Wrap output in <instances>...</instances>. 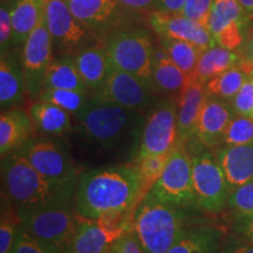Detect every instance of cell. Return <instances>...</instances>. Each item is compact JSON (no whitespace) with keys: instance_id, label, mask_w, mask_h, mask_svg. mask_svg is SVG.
Listing matches in <instances>:
<instances>
[{"instance_id":"1","label":"cell","mask_w":253,"mask_h":253,"mask_svg":"<svg viewBox=\"0 0 253 253\" xmlns=\"http://www.w3.org/2000/svg\"><path fill=\"white\" fill-rule=\"evenodd\" d=\"M145 196L136 166H114L80 173L75 191V212L86 219L135 212Z\"/></svg>"},{"instance_id":"2","label":"cell","mask_w":253,"mask_h":253,"mask_svg":"<svg viewBox=\"0 0 253 253\" xmlns=\"http://www.w3.org/2000/svg\"><path fill=\"white\" fill-rule=\"evenodd\" d=\"M77 119L82 134L104 149L130 151L140 147L145 123L142 112L93 95Z\"/></svg>"},{"instance_id":"3","label":"cell","mask_w":253,"mask_h":253,"mask_svg":"<svg viewBox=\"0 0 253 253\" xmlns=\"http://www.w3.org/2000/svg\"><path fill=\"white\" fill-rule=\"evenodd\" d=\"M184 208L161 201L148 192L136 208L132 231L144 253H167L190 227Z\"/></svg>"},{"instance_id":"4","label":"cell","mask_w":253,"mask_h":253,"mask_svg":"<svg viewBox=\"0 0 253 253\" xmlns=\"http://www.w3.org/2000/svg\"><path fill=\"white\" fill-rule=\"evenodd\" d=\"M1 183L9 201L18 205L71 203L77 189L50 181L18 151L2 157Z\"/></svg>"},{"instance_id":"5","label":"cell","mask_w":253,"mask_h":253,"mask_svg":"<svg viewBox=\"0 0 253 253\" xmlns=\"http://www.w3.org/2000/svg\"><path fill=\"white\" fill-rule=\"evenodd\" d=\"M112 65L141 79L154 90L153 62L155 46L150 33L140 27H120L104 42Z\"/></svg>"},{"instance_id":"6","label":"cell","mask_w":253,"mask_h":253,"mask_svg":"<svg viewBox=\"0 0 253 253\" xmlns=\"http://www.w3.org/2000/svg\"><path fill=\"white\" fill-rule=\"evenodd\" d=\"M15 212L21 229L61 250L67 246L81 219L71 203L18 205Z\"/></svg>"},{"instance_id":"7","label":"cell","mask_w":253,"mask_h":253,"mask_svg":"<svg viewBox=\"0 0 253 253\" xmlns=\"http://www.w3.org/2000/svg\"><path fill=\"white\" fill-rule=\"evenodd\" d=\"M134 212L109 214L97 219L81 218L65 253H106L125 233L132 230Z\"/></svg>"},{"instance_id":"8","label":"cell","mask_w":253,"mask_h":253,"mask_svg":"<svg viewBox=\"0 0 253 253\" xmlns=\"http://www.w3.org/2000/svg\"><path fill=\"white\" fill-rule=\"evenodd\" d=\"M149 192L167 203L197 208L192 185V157L182 144H177L169 155L162 176Z\"/></svg>"},{"instance_id":"9","label":"cell","mask_w":253,"mask_h":253,"mask_svg":"<svg viewBox=\"0 0 253 253\" xmlns=\"http://www.w3.org/2000/svg\"><path fill=\"white\" fill-rule=\"evenodd\" d=\"M192 185L201 210L217 213L226 207L231 190L216 155L203 153L192 157Z\"/></svg>"},{"instance_id":"10","label":"cell","mask_w":253,"mask_h":253,"mask_svg":"<svg viewBox=\"0 0 253 253\" xmlns=\"http://www.w3.org/2000/svg\"><path fill=\"white\" fill-rule=\"evenodd\" d=\"M17 151L50 181L77 189L80 173L72 157L59 144L46 138H30Z\"/></svg>"},{"instance_id":"11","label":"cell","mask_w":253,"mask_h":253,"mask_svg":"<svg viewBox=\"0 0 253 253\" xmlns=\"http://www.w3.org/2000/svg\"><path fill=\"white\" fill-rule=\"evenodd\" d=\"M177 101L166 99L155 104L145 118L137 158L170 154L178 144Z\"/></svg>"},{"instance_id":"12","label":"cell","mask_w":253,"mask_h":253,"mask_svg":"<svg viewBox=\"0 0 253 253\" xmlns=\"http://www.w3.org/2000/svg\"><path fill=\"white\" fill-rule=\"evenodd\" d=\"M52 41L53 39L47 28L46 18L43 15L24 43L21 53V65L26 89L32 99H39L41 91L43 90L46 73L53 62Z\"/></svg>"},{"instance_id":"13","label":"cell","mask_w":253,"mask_h":253,"mask_svg":"<svg viewBox=\"0 0 253 253\" xmlns=\"http://www.w3.org/2000/svg\"><path fill=\"white\" fill-rule=\"evenodd\" d=\"M154 93L153 88L141 79L113 66L107 80L95 91L94 96L142 112L154 102Z\"/></svg>"},{"instance_id":"14","label":"cell","mask_w":253,"mask_h":253,"mask_svg":"<svg viewBox=\"0 0 253 253\" xmlns=\"http://www.w3.org/2000/svg\"><path fill=\"white\" fill-rule=\"evenodd\" d=\"M248 21L244 17L238 0H214L208 28L218 46L236 50L245 40V27Z\"/></svg>"},{"instance_id":"15","label":"cell","mask_w":253,"mask_h":253,"mask_svg":"<svg viewBox=\"0 0 253 253\" xmlns=\"http://www.w3.org/2000/svg\"><path fill=\"white\" fill-rule=\"evenodd\" d=\"M149 24L158 37L186 41L202 50H207L217 45L207 26L181 13H170L155 9L149 14Z\"/></svg>"},{"instance_id":"16","label":"cell","mask_w":253,"mask_h":253,"mask_svg":"<svg viewBox=\"0 0 253 253\" xmlns=\"http://www.w3.org/2000/svg\"><path fill=\"white\" fill-rule=\"evenodd\" d=\"M235 114L230 102L207 94L195 134L199 143L209 149L221 144L227 126Z\"/></svg>"},{"instance_id":"17","label":"cell","mask_w":253,"mask_h":253,"mask_svg":"<svg viewBox=\"0 0 253 253\" xmlns=\"http://www.w3.org/2000/svg\"><path fill=\"white\" fill-rule=\"evenodd\" d=\"M45 18L52 39L66 48L86 40L87 28L74 17L66 0H47Z\"/></svg>"},{"instance_id":"18","label":"cell","mask_w":253,"mask_h":253,"mask_svg":"<svg viewBox=\"0 0 253 253\" xmlns=\"http://www.w3.org/2000/svg\"><path fill=\"white\" fill-rule=\"evenodd\" d=\"M72 13L88 31H106L122 24L123 9L118 0H67Z\"/></svg>"},{"instance_id":"19","label":"cell","mask_w":253,"mask_h":253,"mask_svg":"<svg viewBox=\"0 0 253 253\" xmlns=\"http://www.w3.org/2000/svg\"><path fill=\"white\" fill-rule=\"evenodd\" d=\"M218 163L223 169L230 190L253 179V144L223 145L216 151Z\"/></svg>"},{"instance_id":"20","label":"cell","mask_w":253,"mask_h":253,"mask_svg":"<svg viewBox=\"0 0 253 253\" xmlns=\"http://www.w3.org/2000/svg\"><path fill=\"white\" fill-rule=\"evenodd\" d=\"M205 99L207 91L204 84L198 81H191L182 93L177 96V130H178V144L185 143L196 134L199 114Z\"/></svg>"},{"instance_id":"21","label":"cell","mask_w":253,"mask_h":253,"mask_svg":"<svg viewBox=\"0 0 253 253\" xmlns=\"http://www.w3.org/2000/svg\"><path fill=\"white\" fill-rule=\"evenodd\" d=\"M26 82L21 60L19 61L13 52L1 53L0 59V106L8 110L18 106L24 99Z\"/></svg>"},{"instance_id":"22","label":"cell","mask_w":253,"mask_h":253,"mask_svg":"<svg viewBox=\"0 0 253 253\" xmlns=\"http://www.w3.org/2000/svg\"><path fill=\"white\" fill-rule=\"evenodd\" d=\"M74 63L88 89L96 91L108 78L113 65L104 47L88 46L75 53Z\"/></svg>"},{"instance_id":"23","label":"cell","mask_w":253,"mask_h":253,"mask_svg":"<svg viewBox=\"0 0 253 253\" xmlns=\"http://www.w3.org/2000/svg\"><path fill=\"white\" fill-rule=\"evenodd\" d=\"M33 129L30 114L18 108H12L1 113L0 116V153L1 157L11 151L20 149Z\"/></svg>"},{"instance_id":"24","label":"cell","mask_w":253,"mask_h":253,"mask_svg":"<svg viewBox=\"0 0 253 253\" xmlns=\"http://www.w3.org/2000/svg\"><path fill=\"white\" fill-rule=\"evenodd\" d=\"M191 79L172 62L166 49L162 46L155 48L153 62V82L156 90H162L168 94L178 96L182 90L188 86Z\"/></svg>"},{"instance_id":"25","label":"cell","mask_w":253,"mask_h":253,"mask_svg":"<svg viewBox=\"0 0 253 253\" xmlns=\"http://www.w3.org/2000/svg\"><path fill=\"white\" fill-rule=\"evenodd\" d=\"M223 231L212 225L190 226L167 253H219Z\"/></svg>"},{"instance_id":"26","label":"cell","mask_w":253,"mask_h":253,"mask_svg":"<svg viewBox=\"0 0 253 253\" xmlns=\"http://www.w3.org/2000/svg\"><path fill=\"white\" fill-rule=\"evenodd\" d=\"M33 126L46 135L60 136L71 129V114L56 104L37 100L28 109Z\"/></svg>"},{"instance_id":"27","label":"cell","mask_w":253,"mask_h":253,"mask_svg":"<svg viewBox=\"0 0 253 253\" xmlns=\"http://www.w3.org/2000/svg\"><path fill=\"white\" fill-rule=\"evenodd\" d=\"M47 0H19L11 11L13 45H24L46 12Z\"/></svg>"},{"instance_id":"28","label":"cell","mask_w":253,"mask_h":253,"mask_svg":"<svg viewBox=\"0 0 253 253\" xmlns=\"http://www.w3.org/2000/svg\"><path fill=\"white\" fill-rule=\"evenodd\" d=\"M253 65L242 56L238 65L233 66L218 77L211 79L204 84L208 95L218 97L231 103L233 97L245 84V81L251 77Z\"/></svg>"},{"instance_id":"29","label":"cell","mask_w":253,"mask_h":253,"mask_svg":"<svg viewBox=\"0 0 253 253\" xmlns=\"http://www.w3.org/2000/svg\"><path fill=\"white\" fill-rule=\"evenodd\" d=\"M242 60L238 53L235 50L224 48L221 46H213L207 50H203L198 60L195 72V80L205 84L211 79L238 65Z\"/></svg>"},{"instance_id":"30","label":"cell","mask_w":253,"mask_h":253,"mask_svg":"<svg viewBox=\"0 0 253 253\" xmlns=\"http://www.w3.org/2000/svg\"><path fill=\"white\" fill-rule=\"evenodd\" d=\"M46 88H56V89H71L87 93L88 87L82 80L74 60L65 58L55 60L50 63L45 77Z\"/></svg>"},{"instance_id":"31","label":"cell","mask_w":253,"mask_h":253,"mask_svg":"<svg viewBox=\"0 0 253 253\" xmlns=\"http://www.w3.org/2000/svg\"><path fill=\"white\" fill-rule=\"evenodd\" d=\"M160 40L161 46L166 49L172 62L178 66L188 77L195 79L196 67L203 50L186 41L166 37H160Z\"/></svg>"},{"instance_id":"32","label":"cell","mask_w":253,"mask_h":253,"mask_svg":"<svg viewBox=\"0 0 253 253\" xmlns=\"http://www.w3.org/2000/svg\"><path fill=\"white\" fill-rule=\"evenodd\" d=\"M87 93L71 89H56V88H46L41 91L39 99L46 101L65 109L66 112L78 116L87 103Z\"/></svg>"},{"instance_id":"33","label":"cell","mask_w":253,"mask_h":253,"mask_svg":"<svg viewBox=\"0 0 253 253\" xmlns=\"http://www.w3.org/2000/svg\"><path fill=\"white\" fill-rule=\"evenodd\" d=\"M170 154L150 155V156H145L136 160L135 166L137 168L138 172H140L145 195L150 191V189L153 188L155 183L162 176Z\"/></svg>"},{"instance_id":"34","label":"cell","mask_w":253,"mask_h":253,"mask_svg":"<svg viewBox=\"0 0 253 253\" xmlns=\"http://www.w3.org/2000/svg\"><path fill=\"white\" fill-rule=\"evenodd\" d=\"M223 145L253 144V120L235 114L223 137Z\"/></svg>"},{"instance_id":"35","label":"cell","mask_w":253,"mask_h":253,"mask_svg":"<svg viewBox=\"0 0 253 253\" xmlns=\"http://www.w3.org/2000/svg\"><path fill=\"white\" fill-rule=\"evenodd\" d=\"M11 253H65L54 244L38 239L19 227Z\"/></svg>"},{"instance_id":"36","label":"cell","mask_w":253,"mask_h":253,"mask_svg":"<svg viewBox=\"0 0 253 253\" xmlns=\"http://www.w3.org/2000/svg\"><path fill=\"white\" fill-rule=\"evenodd\" d=\"M231 210L239 216H252L253 214V179L251 182L238 186L230 192L227 201Z\"/></svg>"},{"instance_id":"37","label":"cell","mask_w":253,"mask_h":253,"mask_svg":"<svg viewBox=\"0 0 253 253\" xmlns=\"http://www.w3.org/2000/svg\"><path fill=\"white\" fill-rule=\"evenodd\" d=\"M20 227L17 212L11 213L2 207L1 223H0V253H11L15 237Z\"/></svg>"},{"instance_id":"38","label":"cell","mask_w":253,"mask_h":253,"mask_svg":"<svg viewBox=\"0 0 253 253\" xmlns=\"http://www.w3.org/2000/svg\"><path fill=\"white\" fill-rule=\"evenodd\" d=\"M231 106L238 115L253 120V79L250 77L231 101Z\"/></svg>"},{"instance_id":"39","label":"cell","mask_w":253,"mask_h":253,"mask_svg":"<svg viewBox=\"0 0 253 253\" xmlns=\"http://www.w3.org/2000/svg\"><path fill=\"white\" fill-rule=\"evenodd\" d=\"M214 0H186L181 14L208 27L209 15Z\"/></svg>"},{"instance_id":"40","label":"cell","mask_w":253,"mask_h":253,"mask_svg":"<svg viewBox=\"0 0 253 253\" xmlns=\"http://www.w3.org/2000/svg\"><path fill=\"white\" fill-rule=\"evenodd\" d=\"M11 11L7 5L1 4L0 7V46L1 53L8 50L9 46L13 45V27H12Z\"/></svg>"},{"instance_id":"41","label":"cell","mask_w":253,"mask_h":253,"mask_svg":"<svg viewBox=\"0 0 253 253\" xmlns=\"http://www.w3.org/2000/svg\"><path fill=\"white\" fill-rule=\"evenodd\" d=\"M219 253H253V243L235 232L223 239Z\"/></svg>"},{"instance_id":"42","label":"cell","mask_w":253,"mask_h":253,"mask_svg":"<svg viewBox=\"0 0 253 253\" xmlns=\"http://www.w3.org/2000/svg\"><path fill=\"white\" fill-rule=\"evenodd\" d=\"M233 231L253 243V214L252 216H239L233 218Z\"/></svg>"},{"instance_id":"43","label":"cell","mask_w":253,"mask_h":253,"mask_svg":"<svg viewBox=\"0 0 253 253\" xmlns=\"http://www.w3.org/2000/svg\"><path fill=\"white\" fill-rule=\"evenodd\" d=\"M121 253H144L134 231H128L119 239Z\"/></svg>"},{"instance_id":"44","label":"cell","mask_w":253,"mask_h":253,"mask_svg":"<svg viewBox=\"0 0 253 253\" xmlns=\"http://www.w3.org/2000/svg\"><path fill=\"white\" fill-rule=\"evenodd\" d=\"M126 9L137 12V13H145V12L155 11L156 0H118Z\"/></svg>"},{"instance_id":"45","label":"cell","mask_w":253,"mask_h":253,"mask_svg":"<svg viewBox=\"0 0 253 253\" xmlns=\"http://www.w3.org/2000/svg\"><path fill=\"white\" fill-rule=\"evenodd\" d=\"M186 0H156L155 9L170 13H181Z\"/></svg>"},{"instance_id":"46","label":"cell","mask_w":253,"mask_h":253,"mask_svg":"<svg viewBox=\"0 0 253 253\" xmlns=\"http://www.w3.org/2000/svg\"><path fill=\"white\" fill-rule=\"evenodd\" d=\"M243 58L248 60L250 63L253 65V31L249 34L246 38V41L244 43V55Z\"/></svg>"},{"instance_id":"47","label":"cell","mask_w":253,"mask_h":253,"mask_svg":"<svg viewBox=\"0 0 253 253\" xmlns=\"http://www.w3.org/2000/svg\"><path fill=\"white\" fill-rule=\"evenodd\" d=\"M238 2L242 6L246 21L249 23L253 19V0H238Z\"/></svg>"},{"instance_id":"48","label":"cell","mask_w":253,"mask_h":253,"mask_svg":"<svg viewBox=\"0 0 253 253\" xmlns=\"http://www.w3.org/2000/svg\"><path fill=\"white\" fill-rule=\"evenodd\" d=\"M106 253H121V249H120L119 240H118V242L114 243V244L112 245V248H110Z\"/></svg>"},{"instance_id":"49","label":"cell","mask_w":253,"mask_h":253,"mask_svg":"<svg viewBox=\"0 0 253 253\" xmlns=\"http://www.w3.org/2000/svg\"><path fill=\"white\" fill-rule=\"evenodd\" d=\"M251 77H252V79H253V72L251 73Z\"/></svg>"},{"instance_id":"50","label":"cell","mask_w":253,"mask_h":253,"mask_svg":"<svg viewBox=\"0 0 253 253\" xmlns=\"http://www.w3.org/2000/svg\"><path fill=\"white\" fill-rule=\"evenodd\" d=\"M2 1H4V0H2Z\"/></svg>"},{"instance_id":"51","label":"cell","mask_w":253,"mask_h":253,"mask_svg":"<svg viewBox=\"0 0 253 253\" xmlns=\"http://www.w3.org/2000/svg\"><path fill=\"white\" fill-rule=\"evenodd\" d=\"M66 1H67V0H66Z\"/></svg>"}]
</instances>
